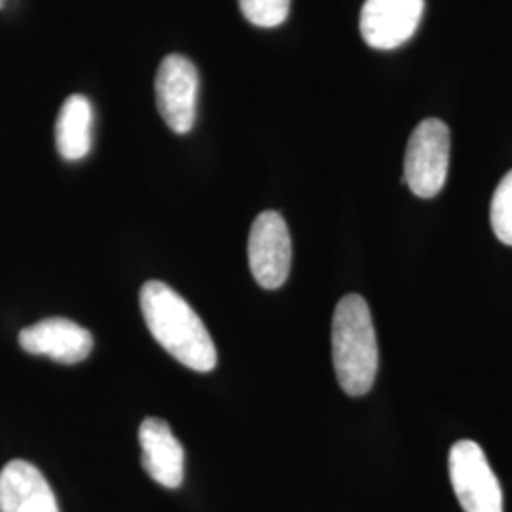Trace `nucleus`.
Instances as JSON below:
<instances>
[{"label":"nucleus","instance_id":"nucleus-9","mask_svg":"<svg viewBox=\"0 0 512 512\" xmlns=\"http://www.w3.org/2000/svg\"><path fill=\"white\" fill-rule=\"evenodd\" d=\"M139 442L147 475L164 488H179L184 480V450L171 427L160 418H147L139 427Z\"/></svg>","mask_w":512,"mask_h":512},{"label":"nucleus","instance_id":"nucleus-5","mask_svg":"<svg viewBox=\"0 0 512 512\" xmlns=\"http://www.w3.org/2000/svg\"><path fill=\"white\" fill-rule=\"evenodd\" d=\"M156 103L165 124L184 135L196 124L200 74L196 65L184 55L164 57L156 73Z\"/></svg>","mask_w":512,"mask_h":512},{"label":"nucleus","instance_id":"nucleus-7","mask_svg":"<svg viewBox=\"0 0 512 512\" xmlns=\"http://www.w3.org/2000/svg\"><path fill=\"white\" fill-rule=\"evenodd\" d=\"M425 0H366L361 35L376 50H395L416 35Z\"/></svg>","mask_w":512,"mask_h":512},{"label":"nucleus","instance_id":"nucleus-1","mask_svg":"<svg viewBox=\"0 0 512 512\" xmlns=\"http://www.w3.org/2000/svg\"><path fill=\"white\" fill-rule=\"evenodd\" d=\"M139 304L150 334L181 365L196 372L217 366V348L200 315L162 281H147Z\"/></svg>","mask_w":512,"mask_h":512},{"label":"nucleus","instance_id":"nucleus-3","mask_svg":"<svg viewBox=\"0 0 512 512\" xmlns=\"http://www.w3.org/2000/svg\"><path fill=\"white\" fill-rule=\"evenodd\" d=\"M450 165V129L427 118L412 131L404 156V183L418 198H435L446 184Z\"/></svg>","mask_w":512,"mask_h":512},{"label":"nucleus","instance_id":"nucleus-8","mask_svg":"<svg viewBox=\"0 0 512 512\" xmlns=\"http://www.w3.org/2000/svg\"><path fill=\"white\" fill-rule=\"evenodd\" d=\"M19 346L31 355H44L63 365H76L90 357L93 338L90 330L71 319L50 317L21 330Z\"/></svg>","mask_w":512,"mask_h":512},{"label":"nucleus","instance_id":"nucleus-4","mask_svg":"<svg viewBox=\"0 0 512 512\" xmlns=\"http://www.w3.org/2000/svg\"><path fill=\"white\" fill-rule=\"evenodd\" d=\"M448 469L463 511L503 512L501 484L475 440H459L452 446Z\"/></svg>","mask_w":512,"mask_h":512},{"label":"nucleus","instance_id":"nucleus-6","mask_svg":"<svg viewBox=\"0 0 512 512\" xmlns=\"http://www.w3.org/2000/svg\"><path fill=\"white\" fill-rule=\"evenodd\" d=\"M293 264V243L285 219L277 211L256 217L249 234V266L262 289L285 285Z\"/></svg>","mask_w":512,"mask_h":512},{"label":"nucleus","instance_id":"nucleus-10","mask_svg":"<svg viewBox=\"0 0 512 512\" xmlns=\"http://www.w3.org/2000/svg\"><path fill=\"white\" fill-rule=\"evenodd\" d=\"M0 512H59L54 490L29 461L14 459L0 471Z\"/></svg>","mask_w":512,"mask_h":512},{"label":"nucleus","instance_id":"nucleus-2","mask_svg":"<svg viewBox=\"0 0 512 512\" xmlns=\"http://www.w3.org/2000/svg\"><path fill=\"white\" fill-rule=\"evenodd\" d=\"M332 361L349 397L366 395L378 374V342L370 308L359 294L344 296L332 319Z\"/></svg>","mask_w":512,"mask_h":512},{"label":"nucleus","instance_id":"nucleus-12","mask_svg":"<svg viewBox=\"0 0 512 512\" xmlns=\"http://www.w3.org/2000/svg\"><path fill=\"white\" fill-rule=\"evenodd\" d=\"M490 220L497 239L512 247V169L495 188Z\"/></svg>","mask_w":512,"mask_h":512},{"label":"nucleus","instance_id":"nucleus-11","mask_svg":"<svg viewBox=\"0 0 512 512\" xmlns=\"http://www.w3.org/2000/svg\"><path fill=\"white\" fill-rule=\"evenodd\" d=\"M93 109L84 95L65 99L55 124V145L67 162H76L92 150Z\"/></svg>","mask_w":512,"mask_h":512},{"label":"nucleus","instance_id":"nucleus-13","mask_svg":"<svg viewBox=\"0 0 512 512\" xmlns=\"http://www.w3.org/2000/svg\"><path fill=\"white\" fill-rule=\"evenodd\" d=\"M243 16L256 27H279L289 18L291 0H239Z\"/></svg>","mask_w":512,"mask_h":512}]
</instances>
